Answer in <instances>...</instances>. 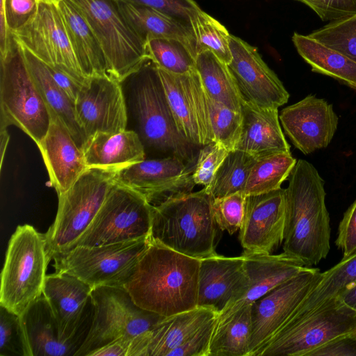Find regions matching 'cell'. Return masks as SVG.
Instances as JSON below:
<instances>
[{"instance_id":"obj_21","label":"cell","mask_w":356,"mask_h":356,"mask_svg":"<svg viewBox=\"0 0 356 356\" xmlns=\"http://www.w3.org/2000/svg\"><path fill=\"white\" fill-rule=\"evenodd\" d=\"M279 118L293 145L304 154L327 147L339 122L332 104L312 95L283 108Z\"/></svg>"},{"instance_id":"obj_19","label":"cell","mask_w":356,"mask_h":356,"mask_svg":"<svg viewBox=\"0 0 356 356\" xmlns=\"http://www.w3.org/2000/svg\"><path fill=\"white\" fill-rule=\"evenodd\" d=\"M229 45L232 60L227 65L243 99L270 108H278L286 104L289 92L257 49L232 35Z\"/></svg>"},{"instance_id":"obj_1","label":"cell","mask_w":356,"mask_h":356,"mask_svg":"<svg viewBox=\"0 0 356 356\" xmlns=\"http://www.w3.org/2000/svg\"><path fill=\"white\" fill-rule=\"evenodd\" d=\"M200 259L154 241L124 285L140 308L167 317L197 307Z\"/></svg>"},{"instance_id":"obj_32","label":"cell","mask_w":356,"mask_h":356,"mask_svg":"<svg viewBox=\"0 0 356 356\" xmlns=\"http://www.w3.org/2000/svg\"><path fill=\"white\" fill-rule=\"evenodd\" d=\"M22 48L27 66L50 115L56 116L60 119L82 148L86 142V137L77 120L75 102L55 82L48 65L24 47L22 46Z\"/></svg>"},{"instance_id":"obj_50","label":"cell","mask_w":356,"mask_h":356,"mask_svg":"<svg viewBox=\"0 0 356 356\" xmlns=\"http://www.w3.org/2000/svg\"><path fill=\"white\" fill-rule=\"evenodd\" d=\"M309 356H356V339L353 332L328 342Z\"/></svg>"},{"instance_id":"obj_55","label":"cell","mask_w":356,"mask_h":356,"mask_svg":"<svg viewBox=\"0 0 356 356\" xmlns=\"http://www.w3.org/2000/svg\"><path fill=\"white\" fill-rule=\"evenodd\" d=\"M38 2L58 5L62 0H37Z\"/></svg>"},{"instance_id":"obj_11","label":"cell","mask_w":356,"mask_h":356,"mask_svg":"<svg viewBox=\"0 0 356 356\" xmlns=\"http://www.w3.org/2000/svg\"><path fill=\"white\" fill-rule=\"evenodd\" d=\"M153 207L143 195L115 182L74 248L99 246L149 237Z\"/></svg>"},{"instance_id":"obj_23","label":"cell","mask_w":356,"mask_h":356,"mask_svg":"<svg viewBox=\"0 0 356 356\" xmlns=\"http://www.w3.org/2000/svg\"><path fill=\"white\" fill-rule=\"evenodd\" d=\"M219 313L204 307L164 317L149 330L132 339L128 356H168Z\"/></svg>"},{"instance_id":"obj_36","label":"cell","mask_w":356,"mask_h":356,"mask_svg":"<svg viewBox=\"0 0 356 356\" xmlns=\"http://www.w3.org/2000/svg\"><path fill=\"white\" fill-rule=\"evenodd\" d=\"M296 162L291 152L257 159L248 178L245 194L256 195L280 188L282 184L289 177Z\"/></svg>"},{"instance_id":"obj_2","label":"cell","mask_w":356,"mask_h":356,"mask_svg":"<svg viewBox=\"0 0 356 356\" xmlns=\"http://www.w3.org/2000/svg\"><path fill=\"white\" fill-rule=\"evenodd\" d=\"M324 180L309 162L299 159L285 188L284 252L305 266L318 264L330 249V216L325 205Z\"/></svg>"},{"instance_id":"obj_28","label":"cell","mask_w":356,"mask_h":356,"mask_svg":"<svg viewBox=\"0 0 356 356\" xmlns=\"http://www.w3.org/2000/svg\"><path fill=\"white\" fill-rule=\"evenodd\" d=\"M82 149L88 168L121 170L145 159L143 144L131 130L97 133L86 140Z\"/></svg>"},{"instance_id":"obj_25","label":"cell","mask_w":356,"mask_h":356,"mask_svg":"<svg viewBox=\"0 0 356 356\" xmlns=\"http://www.w3.org/2000/svg\"><path fill=\"white\" fill-rule=\"evenodd\" d=\"M242 128L236 149L256 159L273 154L290 152L280 124L277 108L256 106L243 99Z\"/></svg>"},{"instance_id":"obj_38","label":"cell","mask_w":356,"mask_h":356,"mask_svg":"<svg viewBox=\"0 0 356 356\" xmlns=\"http://www.w3.org/2000/svg\"><path fill=\"white\" fill-rule=\"evenodd\" d=\"M196 54L205 50L212 51L229 65L232 60L230 34L216 19L200 10L191 21Z\"/></svg>"},{"instance_id":"obj_22","label":"cell","mask_w":356,"mask_h":356,"mask_svg":"<svg viewBox=\"0 0 356 356\" xmlns=\"http://www.w3.org/2000/svg\"><path fill=\"white\" fill-rule=\"evenodd\" d=\"M248 277L242 255L227 257L216 254L200 259L197 307L219 314L246 291Z\"/></svg>"},{"instance_id":"obj_10","label":"cell","mask_w":356,"mask_h":356,"mask_svg":"<svg viewBox=\"0 0 356 356\" xmlns=\"http://www.w3.org/2000/svg\"><path fill=\"white\" fill-rule=\"evenodd\" d=\"M150 242V236L104 245L76 246L53 258L56 272L72 275L92 289L124 286Z\"/></svg>"},{"instance_id":"obj_31","label":"cell","mask_w":356,"mask_h":356,"mask_svg":"<svg viewBox=\"0 0 356 356\" xmlns=\"http://www.w3.org/2000/svg\"><path fill=\"white\" fill-rule=\"evenodd\" d=\"M252 303L225 309L213 328L209 356H248Z\"/></svg>"},{"instance_id":"obj_4","label":"cell","mask_w":356,"mask_h":356,"mask_svg":"<svg viewBox=\"0 0 356 356\" xmlns=\"http://www.w3.org/2000/svg\"><path fill=\"white\" fill-rule=\"evenodd\" d=\"M51 124L49 109L27 66L22 46L10 34L0 54V128L15 125L38 144Z\"/></svg>"},{"instance_id":"obj_39","label":"cell","mask_w":356,"mask_h":356,"mask_svg":"<svg viewBox=\"0 0 356 356\" xmlns=\"http://www.w3.org/2000/svg\"><path fill=\"white\" fill-rule=\"evenodd\" d=\"M146 52L157 67L183 74L195 68V58L189 48L175 38H152L146 42Z\"/></svg>"},{"instance_id":"obj_49","label":"cell","mask_w":356,"mask_h":356,"mask_svg":"<svg viewBox=\"0 0 356 356\" xmlns=\"http://www.w3.org/2000/svg\"><path fill=\"white\" fill-rule=\"evenodd\" d=\"M335 244L342 251L343 258L356 251V200L343 214Z\"/></svg>"},{"instance_id":"obj_56","label":"cell","mask_w":356,"mask_h":356,"mask_svg":"<svg viewBox=\"0 0 356 356\" xmlns=\"http://www.w3.org/2000/svg\"><path fill=\"white\" fill-rule=\"evenodd\" d=\"M353 335H354V337H355V339H356V329H355V332H353Z\"/></svg>"},{"instance_id":"obj_43","label":"cell","mask_w":356,"mask_h":356,"mask_svg":"<svg viewBox=\"0 0 356 356\" xmlns=\"http://www.w3.org/2000/svg\"><path fill=\"white\" fill-rule=\"evenodd\" d=\"M245 193L240 191L213 199V216L222 231L233 234L241 229L245 216Z\"/></svg>"},{"instance_id":"obj_14","label":"cell","mask_w":356,"mask_h":356,"mask_svg":"<svg viewBox=\"0 0 356 356\" xmlns=\"http://www.w3.org/2000/svg\"><path fill=\"white\" fill-rule=\"evenodd\" d=\"M157 70L180 134L195 146L214 142L207 95L197 70L183 74Z\"/></svg>"},{"instance_id":"obj_24","label":"cell","mask_w":356,"mask_h":356,"mask_svg":"<svg viewBox=\"0 0 356 356\" xmlns=\"http://www.w3.org/2000/svg\"><path fill=\"white\" fill-rule=\"evenodd\" d=\"M58 195L66 191L88 168L82 148L56 116L44 138L37 144Z\"/></svg>"},{"instance_id":"obj_42","label":"cell","mask_w":356,"mask_h":356,"mask_svg":"<svg viewBox=\"0 0 356 356\" xmlns=\"http://www.w3.org/2000/svg\"><path fill=\"white\" fill-rule=\"evenodd\" d=\"M0 355L31 356L21 316L0 305Z\"/></svg>"},{"instance_id":"obj_9","label":"cell","mask_w":356,"mask_h":356,"mask_svg":"<svg viewBox=\"0 0 356 356\" xmlns=\"http://www.w3.org/2000/svg\"><path fill=\"white\" fill-rule=\"evenodd\" d=\"M86 19L104 51L108 74L122 83L148 57L146 43L131 29L114 0H71Z\"/></svg>"},{"instance_id":"obj_37","label":"cell","mask_w":356,"mask_h":356,"mask_svg":"<svg viewBox=\"0 0 356 356\" xmlns=\"http://www.w3.org/2000/svg\"><path fill=\"white\" fill-rule=\"evenodd\" d=\"M256 160L253 156L238 149L229 152L205 189L213 199L244 192L250 172Z\"/></svg>"},{"instance_id":"obj_33","label":"cell","mask_w":356,"mask_h":356,"mask_svg":"<svg viewBox=\"0 0 356 356\" xmlns=\"http://www.w3.org/2000/svg\"><path fill=\"white\" fill-rule=\"evenodd\" d=\"M355 283L356 251L349 257L342 258L340 262L329 270L321 273L316 284L284 325L316 312Z\"/></svg>"},{"instance_id":"obj_51","label":"cell","mask_w":356,"mask_h":356,"mask_svg":"<svg viewBox=\"0 0 356 356\" xmlns=\"http://www.w3.org/2000/svg\"><path fill=\"white\" fill-rule=\"evenodd\" d=\"M132 339L119 338L92 352L88 356H128Z\"/></svg>"},{"instance_id":"obj_54","label":"cell","mask_w":356,"mask_h":356,"mask_svg":"<svg viewBox=\"0 0 356 356\" xmlns=\"http://www.w3.org/2000/svg\"><path fill=\"white\" fill-rule=\"evenodd\" d=\"M10 140V135L7 131V128H0V168L1 169L6 151Z\"/></svg>"},{"instance_id":"obj_7","label":"cell","mask_w":356,"mask_h":356,"mask_svg":"<svg viewBox=\"0 0 356 356\" xmlns=\"http://www.w3.org/2000/svg\"><path fill=\"white\" fill-rule=\"evenodd\" d=\"M136 117L143 139L150 147L186 162H195L193 147L179 131L159 76L147 57L129 76Z\"/></svg>"},{"instance_id":"obj_27","label":"cell","mask_w":356,"mask_h":356,"mask_svg":"<svg viewBox=\"0 0 356 356\" xmlns=\"http://www.w3.org/2000/svg\"><path fill=\"white\" fill-rule=\"evenodd\" d=\"M20 316L31 356H75L80 346L61 337L57 321L43 294Z\"/></svg>"},{"instance_id":"obj_15","label":"cell","mask_w":356,"mask_h":356,"mask_svg":"<svg viewBox=\"0 0 356 356\" xmlns=\"http://www.w3.org/2000/svg\"><path fill=\"white\" fill-rule=\"evenodd\" d=\"M321 275L319 268L307 267L252 302L248 356H254L284 325L316 284Z\"/></svg>"},{"instance_id":"obj_30","label":"cell","mask_w":356,"mask_h":356,"mask_svg":"<svg viewBox=\"0 0 356 356\" xmlns=\"http://www.w3.org/2000/svg\"><path fill=\"white\" fill-rule=\"evenodd\" d=\"M79 64L87 79L108 75L102 47L78 8L71 0L58 5Z\"/></svg>"},{"instance_id":"obj_13","label":"cell","mask_w":356,"mask_h":356,"mask_svg":"<svg viewBox=\"0 0 356 356\" xmlns=\"http://www.w3.org/2000/svg\"><path fill=\"white\" fill-rule=\"evenodd\" d=\"M12 34L46 65L63 72L81 85L89 79L79 64L57 5L39 2L34 16Z\"/></svg>"},{"instance_id":"obj_53","label":"cell","mask_w":356,"mask_h":356,"mask_svg":"<svg viewBox=\"0 0 356 356\" xmlns=\"http://www.w3.org/2000/svg\"><path fill=\"white\" fill-rule=\"evenodd\" d=\"M337 298L343 304L356 311V283L347 288Z\"/></svg>"},{"instance_id":"obj_29","label":"cell","mask_w":356,"mask_h":356,"mask_svg":"<svg viewBox=\"0 0 356 356\" xmlns=\"http://www.w3.org/2000/svg\"><path fill=\"white\" fill-rule=\"evenodd\" d=\"M115 1L128 25L145 43L152 38H175L183 42L196 58L190 25L151 7L125 0Z\"/></svg>"},{"instance_id":"obj_52","label":"cell","mask_w":356,"mask_h":356,"mask_svg":"<svg viewBox=\"0 0 356 356\" xmlns=\"http://www.w3.org/2000/svg\"><path fill=\"white\" fill-rule=\"evenodd\" d=\"M48 67L55 82L75 102L82 85L63 72L49 65Z\"/></svg>"},{"instance_id":"obj_8","label":"cell","mask_w":356,"mask_h":356,"mask_svg":"<svg viewBox=\"0 0 356 356\" xmlns=\"http://www.w3.org/2000/svg\"><path fill=\"white\" fill-rule=\"evenodd\" d=\"M92 317L86 338L75 356L88 355L119 338L134 339L164 317L138 307L124 286L92 289Z\"/></svg>"},{"instance_id":"obj_3","label":"cell","mask_w":356,"mask_h":356,"mask_svg":"<svg viewBox=\"0 0 356 356\" xmlns=\"http://www.w3.org/2000/svg\"><path fill=\"white\" fill-rule=\"evenodd\" d=\"M213 197L205 188L154 206L150 237L197 259L213 256L222 232L213 212Z\"/></svg>"},{"instance_id":"obj_5","label":"cell","mask_w":356,"mask_h":356,"mask_svg":"<svg viewBox=\"0 0 356 356\" xmlns=\"http://www.w3.org/2000/svg\"><path fill=\"white\" fill-rule=\"evenodd\" d=\"M119 170L88 168L66 191L58 195L55 220L44 234L50 259L74 248L116 182Z\"/></svg>"},{"instance_id":"obj_45","label":"cell","mask_w":356,"mask_h":356,"mask_svg":"<svg viewBox=\"0 0 356 356\" xmlns=\"http://www.w3.org/2000/svg\"><path fill=\"white\" fill-rule=\"evenodd\" d=\"M125 1H129L156 9L190 26L191 19L201 10L193 0Z\"/></svg>"},{"instance_id":"obj_16","label":"cell","mask_w":356,"mask_h":356,"mask_svg":"<svg viewBox=\"0 0 356 356\" xmlns=\"http://www.w3.org/2000/svg\"><path fill=\"white\" fill-rule=\"evenodd\" d=\"M195 162L175 156L144 159L120 170L116 182L143 195L153 206L192 192Z\"/></svg>"},{"instance_id":"obj_35","label":"cell","mask_w":356,"mask_h":356,"mask_svg":"<svg viewBox=\"0 0 356 356\" xmlns=\"http://www.w3.org/2000/svg\"><path fill=\"white\" fill-rule=\"evenodd\" d=\"M195 69L210 99L232 110L241 111L243 98L227 64L212 51L205 50L197 55Z\"/></svg>"},{"instance_id":"obj_18","label":"cell","mask_w":356,"mask_h":356,"mask_svg":"<svg viewBox=\"0 0 356 356\" xmlns=\"http://www.w3.org/2000/svg\"><path fill=\"white\" fill-rule=\"evenodd\" d=\"M121 83L104 75L91 77L81 86L75 108L86 140L99 132L126 129L127 112Z\"/></svg>"},{"instance_id":"obj_46","label":"cell","mask_w":356,"mask_h":356,"mask_svg":"<svg viewBox=\"0 0 356 356\" xmlns=\"http://www.w3.org/2000/svg\"><path fill=\"white\" fill-rule=\"evenodd\" d=\"M323 21H336L356 14V0H298Z\"/></svg>"},{"instance_id":"obj_48","label":"cell","mask_w":356,"mask_h":356,"mask_svg":"<svg viewBox=\"0 0 356 356\" xmlns=\"http://www.w3.org/2000/svg\"><path fill=\"white\" fill-rule=\"evenodd\" d=\"M1 2L11 33L21 28L34 16L39 4L37 0H1Z\"/></svg>"},{"instance_id":"obj_20","label":"cell","mask_w":356,"mask_h":356,"mask_svg":"<svg viewBox=\"0 0 356 356\" xmlns=\"http://www.w3.org/2000/svg\"><path fill=\"white\" fill-rule=\"evenodd\" d=\"M286 220L285 189L246 195L238 239L245 250L271 254L283 242Z\"/></svg>"},{"instance_id":"obj_44","label":"cell","mask_w":356,"mask_h":356,"mask_svg":"<svg viewBox=\"0 0 356 356\" xmlns=\"http://www.w3.org/2000/svg\"><path fill=\"white\" fill-rule=\"evenodd\" d=\"M229 152L217 142L203 145L197 156L192 175L195 184L209 186Z\"/></svg>"},{"instance_id":"obj_34","label":"cell","mask_w":356,"mask_h":356,"mask_svg":"<svg viewBox=\"0 0 356 356\" xmlns=\"http://www.w3.org/2000/svg\"><path fill=\"white\" fill-rule=\"evenodd\" d=\"M293 42L312 70L332 77L356 90V60L310 36L294 33Z\"/></svg>"},{"instance_id":"obj_12","label":"cell","mask_w":356,"mask_h":356,"mask_svg":"<svg viewBox=\"0 0 356 356\" xmlns=\"http://www.w3.org/2000/svg\"><path fill=\"white\" fill-rule=\"evenodd\" d=\"M356 329V311L338 298L306 318L282 327L254 356H309Z\"/></svg>"},{"instance_id":"obj_6","label":"cell","mask_w":356,"mask_h":356,"mask_svg":"<svg viewBox=\"0 0 356 356\" xmlns=\"http://www.w3.org/2000/svg\"><path fill=\"white\" fill-rule=\"evenodd\" d=\"M50 260L45 234L30 225L17 226L1 274L0 305L21 316L43 294Z\"/></svg>"},{"instance_id":"obj_26","label":"cell","mask_w":356,"mask_h":356,"mask_svg":"<svg viewBox=\"0 0 356 356\" xmlns=\"http://www.w3.org/2000/svg\"><path fill=\"white\" fill-rule=\"evenodd\" d=\"M241 255L244 258L248 286L237 301L225 309L254 302L308 267L298 258L284 252L271 254L244 250Z\"/></svg>"},{"instance_id":"obj_40","label":"cell","mask_w":356,"mask_h":356,"mask_svg":"<svg viewBox=\"0 0 356 356\" xmlns=\"http://www.w3.org/2000/svg\"><path fill=\"white\" fill-rule=\"evenodd\" d=\"M308 35L356 60V14L330 22Z\"/></svg>"},{"instance_id":"obj_47","label":"cell","mask_w":356,"mask_h":356,"mask_svg":"<svg viewBox=\"0 0 356 356\" xmlns=\"http://www.w3.org/2000/svg\"><path fill=\"white\" fill-rule=\"evenodd\" d=\"M218 317L202 326L181 345L170 351L168 356H209L210 342Z\"/></svg>"},{"instance_id":"obj_41","label":"cell","mask_w":356,"mask_h":356,"mask_svg":"<svg viewBox=\"0 0 356 356\" xmlns=\"http://www.w3.org/2000/svg\"><path fill=\"white\" fill-rule=\"evenodd\" d=\"M211 124L214 142L224 146L229 152L236 150L242 128L241 111L232 110L207 95Z\"/></svg>"},{"instance_id":"obj_17","label":"cell","mask_w":356,"mask_h":356,"mask_svg":"<svg viewBox=\"0 0 356 356\" xmlns=\"http://www.w3.org/2000/svg\"><path fill=\"white\" fill-rule=\"evenodd\" d=\"M92 289L80 279L60 272L47 275L43 288V295L57 321L61 337L80 347L91 324Z\"/></svg>"}]
</instances>
